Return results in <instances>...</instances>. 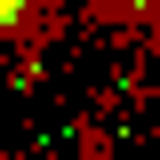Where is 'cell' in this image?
<instances>
[{
	"label": "cell",
	"instance_id": "1",
	"mask_svg": "<svg viewBox=\"0 0 160 160\" xmlns=\"http://www.w3.org/2000/svg\"><path fill=\"white\" fill-rule=\"evenodd\" d=\"M24 24V0H0V32H16Z\"/></svg>",
	"mask_w": 160,
	"mask_h": 160
}]
</instances>
